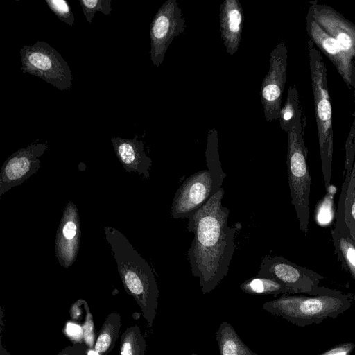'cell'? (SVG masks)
Masks as SVG:
<instances>
[{
    "label": "cell",
    "mask_w": 355,
    "mask_h": 355,
    "mask_svg": "<svg viewBox=\"0 0 355 355\" xmlns=\"http://www.w3.org/2000/svg\"><path fill=\"white\" fill-rule=\"evenodd\" d=\"M224 193L221 188L189 218L187 230L194 237L187 257L203 294L211 292L226 277L235 250L239 229L227 225L230 211L221 202Z\"/></svg>",
    "instance_id": "cell-1"
},
{
    "label": "cell",
    "mask_w": 355,
    "mask_h": 355,
    "mask_svg": "<svg viewBox=\"0 0 355 355\" xmlns=\"http://www.w3.org/2000/svg\"><path fill=\"white\" fill-rule=\"evenodd\" d=\"M105 234L116 261L123 287L136 300L150 328L156 316L159 293L153 270L119 230L105 227Z\"/></svg>",
    "instance_id": "cell-2"
},
{
    "label": "cell",
    "mask_w": 355,
    "mask_h": 355,
    "mask_svg": "<svg viewBox=\"0 0 355 355\" xmlns=\"http://www.w3.org/2000/svg\"><path fill=\"white\" fill-rule=\"evenodd\" d=\"M350 306L349 296L340 291L311 296L283 294L262 305L266 311L301 327L336 318Z\"/></svg>",
    "instance_id": "cell-3"
},
{
    "label": "cell",
    "mask_w": 355,
    "mask_h": 355,
    "mask_svg": "<svg viewBox=\"0 0 355 355\" xmlns=\"http://www.w3.org/2000/svg\"><path fill=\"white\" fill-rule=\"evenodd\" d=\"M307 47L322 172L327 189L330 186L332 175L334 153L332 109L327 73L320 51L309 39Z\"/></svg>",
    "instance_id": "cell-4"
},
{
    "label": "cell",
    "mask_w": 355,
    "mask_h": 355,
    "mask_svg": "<svg viewBox=\"0 0 355 355\" xmlns=\"http://www.w3.org/2000/svg\"><path fill=\"white\" fill-rule=\"evenodd\" d=\"M307 153L301 121L288 132L286 165L291 203L296 212L300 229L305 234L309 230L311 185Z\"/></svg>",
    "instance_id": "cell-5"
},
{
    "label": "cell",
    "mask_w": 355,
    "mask_h": 355,
    "mask_svg": "<svg viewBox=\"0 0 355 355\" xmlns=\"http://www.w3.org/2000/svg\"><path fill=\"white\" fill-rule=\"evenodd\" d=\"M20 55L23 73L40 78L61 91L71 88L73 76L67 61L48 43L25 45Z\"/></svg>",
    "instance_id": "cell-6"
},
{
    "label": "cell",
    "mask_w": 355,
    "mask_h": 355,
    "mask_svg": "<svg viewBox=\"0 0 355 355\" xmlns=\"http://www.w3.org/2000/svg\"><path fill=\"white\" fill-rule=\"evenodd\" d=\"M257 276L275 279L293 290L296 294L318 295L338 292L327 287H320V282L324 277L320 274L281 256L264 257L260 263Z\"/></svg>",
    "instance_id": "cell-7"
},
{
    "label": "cell",
    "mask_w": 355,
    "mask_h": 355,
    "mask_svg": "<svg viewBox=\"0 0 355 355\" xmlns=\"http://www.w3.org/2000/svg\"><path fill=\"white\" fill-rule=\"evenodd\" d=\"M185 30V19L176 0H167L155 15L150 28L151 61L159 67L175 37Z\"/></svg>",
    "instance_id": "cell-8"
},
{
    "label": "cell",
    "mask_w": 355,
    "mask_h": 355,
    "mask_svg": "<svg viewBox=\"0 0 355 355\" xmlns=\"http://www.w3.org/2000/svg\"><path fill=\"white\" fill-rule=\"evenodd\" d=\"M287 53L284 41L272 50L270 53L269 70L261 84L260 98L264 116L268 122L279 119L286 81Z\"/></svg>",
    "instance_id": "cell-9"
},
{
    "label": "cell",
    "mask_w": 355,
    "mask_h": 355,
    "mask_svg": "<svg viewBox=\"0 0 355 355\" xmlns=\"http://www.w3.org/2000/svg\"><path fill=\"white\" fill-rule=\"evenodd\" d=\"M215 194L213 179L208 169L192 174L175 193L171 210L172 217L189 219Z\"/></svg>",
    "instance_id": "cell-10"
},
{
    "label": "cell",
    "mask_w": 355,
    "mask_h": 355,
    "mask_svg": "<svg viewBox=\"0 0 355 355\" xmlns=\"http://www.w3.org/2000/svg\"><path fill=\"white\" fill-rule=\"evenodd\" d=\"M334 225L346 227L355 241V128L353 126L345 143L343 180Z\"/></svg>",
    "instance_id": "cell-11"
},
{
    "label": "cell",
    "mask_w": 355,
    "mask_h": 355,
    "mask_svg": "<svg viewBox=\"0 0 355 355\" xmlns=\"http://www.w3.org/2000/svg\"><path fill=\"white\" fill-rule=\"evenodd\" d=\"M306 30L315 46L334 64L347 87L355 92V62L347 54L336 39L328 34L307 13Z\"/></svg>",
    "instance_id": "cell-12"
},
{
    "label": "cell",
    "mask_w": 355,
    "mask_h": 355,
    "mask_svg": "<svg viewBox=\"0 0 355 355\" xmlns=\"http://www.w3.org/2000/svg\"><path fill=\"white\" fill-rule=\"evenodd\" d=\"M46 144H31L14 153L4 162L0 173V197L12 187L21 184L37 172Z\"/></svg>",
    "instance_id": "cell-13"
},
{
    "label": "cell",
    "mask_w": 355,
    "mask_h": 355,
    "mask_svg": "<svg viewBox=\"0 0 355 355\" xmlns=\"http://www.w3.org/2000/svg\"><path fill=\"white\" fill-rule=\"evenodd\" d=\"M307 13L337 40L343 51L355 62V24L332 7L317 1L310 2Z\"/></svg>",
    "instance_id": "cell-14"
},
{
    "label": "cell",
    "mask_w": 355,
    "mask_h": 355,
    "mask_svg": "<svg viewBox=\"0 0 355 355\" xmlns=\"http://www.w3.org/2000/svg\"><path fill=\"white\" fill-rule=\"evenodd\" d=\"M80 239V220L76 207L69 202L63 212L55 241V254L62 267L68 268L75 261Z\"/></svg>",
    "instance_id": "cell-15"
},
{
    "label": "cell",
    "mask_w": 355,
    "mask_h": 355,
    "mask_svg": "<svg viewBox=\"0 0 355 355\" xmlns=\"http://www.w3.org/2000/svg\"><path fill=\"white\" fill-rule=\"evenodd\" d=\"M220 31L227 53L233 55L239 46L244 20L238 0H225L220 6Z\"/></svg>",
    "instance_id": "cell-16"
},
{
    "label": "cell",
    "mask_w": 355,
    "mask_h": 355,
    "mask_svg": "<svg viewBox=\"0 0 355 355\" xmlns=\"http://www.w3.org/2000/svg\"><path fill=\"white\" fill-rule=\"evenodd\" d=\"M111 141L118 159L126 171H133L149 178L152 159L146 155L142 141L138 140L136 136L133 139L113 137Z\"/></svg>",
    "instance_id": "cell-17"
},
{
    "label": "cell",
    "mask_w": 355,
    "mask_h": 355,
    "mask_svg": "<svg viewBox=\"0 0 355 355\" xmlns=\"http://www.w3.org/2000/svg\"><path fill=\"white\" fill-rule=\"evenodd\" d=\"M331 234L338 261L355 280V241L343 227L334 225Z\"/></svg>",
    "instance_id": "cell-18"
},
{
    "label": "cell",
    "mask_w": 355,
    "mask_h": 355,
    "mask_svg": "<svg viewBox=\"0 0 355 355\" xmlns=\"http://www.w3.org/2000/svg\"><path fill=\"white\" fill-rule=\"evenodd\" d=\"M220 355H259L241 339L234 327L223 322L216 332Z\"/></svg>",
    "instance_id": "cell-19"
},
{
    "label": "cell",
    "mask_w": 355,
    "mask_h": 355,
    "mask_svg": "<svg viewBox=\"0 0 355 355\" xmlns=\"http://www.w3.org/2000/svg\"><path fill=\"white\" fill-rule=\"evenodd\" d=\"M121 326L120 314L117 312L110 313L98 333L94 349L100 355H108L116 344Z\"/></svg>",
    "instance_id": "cell-20"
},
{
    "label": "cell",
    "mask_w": 355,
    "mask_h": 355,
    "mask_svg": "<svg viewBox=\"0 0 355 355\" xmlns=\"http://www.w3.org/2000/svg\"><path fill=\"white\" fill-rule=\"evenodd\" d=\"M205 157L208 171L213 179L214 191L216 193L222 188L226 173L221 168L218 153V133L214 128L210 129L208 132Z\"/></svg>",
    "instance_id": "cell-21"
},
{
    "label": "cell",
    "mask_w": 355,
    "mask_h": 355,
    "mask_svg": "<svg viewBox=\"0 0 355 355\" xmlns=\"http://www.w3.org/2000/svg\"><path fill=\"white\" fill-rule=\"evenodd\" d=\"M240 288L250 295L296 294L293 290L275 279L257 275L245 281Z\"/></svg>",
    "instance_id": "cell-22"
},
{
    "label": "cell",
    "mask_w": 355,
    "mask_h": 355,
    "mask_svg": "<svg viewBox=\"0 0 355 355\" xmlns=\"http://www.w3.org/2000/svg\"><path fill=\"white\" fill-rule=\"evenodd\" d=\"M300 121H301V110L298 92L295 86L290 85L286 100L279 112L280 128L288 133Z\"/></svg>",
    "instance_id": "cell-23"
},
{
    "label": "cell",
    "mask_w": 355,
    "mask_h": 355,
    "mask_svg": "<svg viewBox=\"0 0 355 355\" xmlns=\"http://www.w3.org/2000/svg\"><path fill=\"white\" fill-rule=\"evenodd\" d=\"M146 343L139 327H128L121 336L120 355H144Z\"/></svg>",
    "instance_id": "cell-24"
},
{
    "label": "cell",
    "mask_w": 355,
    "mask_h": 355,
    "mask_svg": "<svg viewBox=\"0 0 355 355\" xmlns=\"http://www.w3.org/2000/svg\"><path fill=\"white\" fill-rule=\"evenodd\" d=\"M83 14L89 24L97 11L104 15H110L112 10L110 0H80Z\"/></svg>",
    "instance_id": "cell-25"
},
{
    "label": "cell",
    "mask_w": 355,
    "mask_h": 355,
    "mask_svg": "<svg viewBox=\"0 0 355 355\" xmlns=\"http://www.w3.org/2000/svg\"><path fill=\"white\" fill-rule=\"evenodd\" d=\"M49 8L55 15L66 24L73 26L74 17L71 9L67 1L64 0H46Z\"/></svg>",
    "instance_id": "cell-26"
},
{
    "label": "cell",
    "mask_w": 355,
    "mask_h": 355,
    "mask_svg": "<svg viewBox=\"0 0 355 355\" xmlns=\"http://www.w3.org/2000/svg\"><path fill=\"white\" fill-rule=\"evenodd\" d=\"M85 322L83 326V340L85 343L88 347V349H94V340H95V332L94 325L93 321V317L90 312V309L88 304L86 302L85 306Z\"/></svg>",
    "instance_id": "cell-27"
},
{
    "label": "cell",
    "mask_w": 355,
    "mask_h": 355,
    "mask_svg": "<svg viewBox=\"0 0 355 355\" xmlns=\"http://www.w3.org/2000/svg\"><path fill=\"white\" fill-rule=\"evenodd\" d=\"M354 348L355 344L354 343H343L336 345L318 355H351Z\"/></svg>",
    "instance_id": "cell-28"
},
{
    "label": "cell",
    "mask_w": 355,
    "mask_h": 355,
    "mask_svg": "<svg viewBox=\"0 0 355 355\" xmlns=\"http://www.w3.org/2000/svg\"><path fill=\"white\" fill-rule=\"evenodd\" d=\"M88 347L83 343H75L64 348L56 355H87Z\"/></svg>",
    "instance_id": "cell-29"
},
{
    "label": "cell",
    "mask_w": 355,
    "mask_h": 355,
    "mask_svg": "<svg viewBox=\"0 0 355 355\" xmlns=\"http://www.w3.org/2000/svg\"><path fill=\"white\" fill-rule=\"evenodd\" d=\"M66 331L70 336H79L83 335V328L78 324L69 322L66 327Z\"/></svg>",
    "instance_id": "cell-30"
},
{
    "label": "cell",
    "mask_w": 355,
    "mask_h": 355,
    "mask_svg": "<svg viewBox=\"0 0 355 355\" xmlns=\"http://www.w3.org/2000/svg\"><path fill=\"white\" fill-rule=\"evenodd\" d=\"M0 355H10L6 349L3 347L1 340L0 343Z\"/></svg>",
    "instance_id": "cell-31"
},
{
    "label": "cell",
    "mask_w": 355,
    "mask_h": 355,
    "mask_svg": "<svg viewBox=\"0 0 355 355\" xmlns=\"http://www.w3.org/2000/svg\"><path fill=\"white\" fill-rule=\"evenodd\" d=\"M87 355H100L97 352H96L94 349H88Z\"/></svg>",
    "instance_id": "cell-32"
},
{
    "label": "cell",
    "mask_w": 355,
    "mask_h": 355,
    "mask_svg": "<svg viewBox=\"0 0 355 355\" xmlns=\"http://www.w3.org/2000/svg\"><path fill=\"white\" fill-rule=\"evenodd\" d=\"M190 355H198V354H196V353H192V354H191Z\"/></svg>",
    "instance_id": "cell-33"
}]
</instances>
